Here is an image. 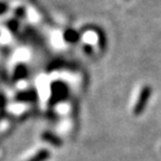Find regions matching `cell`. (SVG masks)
<instances>
[{"label":"cell","mask_w":161,"mask_h":161,"mask_svg":"<svg viewBox=\"0 0 161 161\" xmlns=\"http://www.w3.org/2000/svg\"><path fill=\"white\" fill-rule=\"evenodd\" d=\"M68 88L65 83L60 80H55L50 85V104H56L67 96Z\"/></svg>","instance_id":"cell-1"},{"label":"cell","mask_w":161,"mask_h":161,"mask_svg":"<svg viewBox=\"0 0 161 161\" xmlns=\"http://www.w3.org/2000/svg\"><path fill=\"white\" fill-rule=\"evenodd\" d=\"M152 93V88L149 85H146L141 88V92L139 94L138 101H136V105L133 108V114L134 115H140L141 113H143V111L146 110V106L149 102V98Z\"/></svg>","instance_id":"cell-2"},{"label":"cell","mask_w":161,"mask_h":161,"mask_svg":"<svg viewBox=\"0 0 161 161\" xmlns=\"http://www.w3.org/2000/svg\"><path fill=\"white\" fill-rule=\"evenodd\" d=\"M42 139H43V140H45L46 142H48L49 144H52V146L57 147V148H58V147L63 146V142H62V140H60L57 136H55V134H53V133H50V132H44V133L42 134Z\"/></svg>","instance_id":"cell-3"},{"label":"cell","mask_w":161,"mask_h":161,"mask_svg":"<svg viewBox=\"0 0 161 161\" xmlns=\"http://www.w3.org/2000/svg\"><path fill=\"white\" fill-rule=\"evenodd\" d=\"M64 38H65V40L68 42V43H76L78 40V38H80V36H78V34L76 33L75 30L67 29L65 31V34H64Z\"/></svg>","instance_id":"cell-4"},{"label":"cell","mask_w":161,"mask_h":161,"mask_svg":"<svg viewBox=\"0 0 161 161\" xmlns=\"http://www.w3.org/2000/svg\"><path fill=\"white\" fill-rule=\"evenodd\" d=\"M27 68H26L25 65H23V64H20V65H18L17 67H16L15 69V74H14V77H15V80H20V78H24L27 76Z\"/></svg>","instance_id":"cell-5"},{"label":"cell","mask_w":161,"mask_h":161,"mask_svg":"<svg viewBox=\"0 0 161 161\" xmlns=\"http://www.w3.org/2000/svg\"><path fill=\"white\" fill-rule=\"evenodd\" d=\"M48 158H49V151L47 149H43L38 153H36L29 161H46Z\"/></svg>","instance_id":"cell-6"},{"label":"cell","mask_w":161,"mask_h":161,"mask_svg":"<svg viewBox=\"0 0 161 161\" xmlns=\"http://www.w3.org/2000/svg\"><path fill=\"white\" fill-rule=\"evenodd\" d=\"M18 100H24V101H29V100H34L35 98V93L29 91V92H24V93L19 94L17 96Z\"/></svg>","instance_id":"cell-7"},{"label":"cell","mask_w":161,"mask_h":161,"mask_svg":"<svg viewBox=\"0 0 161 161\" xmlns=\"http://www.w3.org/2000/svg\"><path fill=\"white\" fill-rule=\"evenodd\" d=\"M6 11H7V5L3 3H0V15H3Z\"/></svg>","instance_id":"cell-8"}]
</instances>
